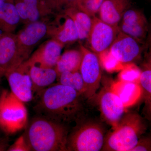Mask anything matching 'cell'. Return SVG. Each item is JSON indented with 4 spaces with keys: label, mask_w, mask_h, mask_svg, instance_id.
<instances>
[{
    "label": "cell",
    "mask_w": 151,
    "mask_h": 151,
    "mask_svg": "<svg viewBox=\"0 0 151 151\" xmlns=\"http://www.w3.org/2000/svg\"><path fill=\"white\" fill-rule=\"evenodd\" d=\"M78 123L68 134L67 151H101L105 138L103 126L92 120Z\"/></svg>",
    "instance_id": "4"
},
{
    "label": "cell",
    "mask_w": 151,
    "mask_h": 151,
    "mask_svg": "<svg viewBox=\"0 0 151 151\" xmlns=\"http://www.w3.org/2000/svg\"><path fill=\"white\" fill-rule=\"evenodd\" d=\"M63 45L53 39L44 42L26 60L28 65L54 68L61 55Z\"/></svg>",
    "instance_id": "15"
},
{
    "label": "cell",
    "mask_w": 151,
    "mask_h": 151,
    "mask_svg": "<svg viewBox=\"0 0 151 151\" xmlns=\"http://www.w3.org/2000/svg\"><path fill=\"white\" fill-rule=\"evenodd\" d=\"M81 59L82 53L80 50H69L64 52L55 67L58 77L63 72L79 70Z\"/></svg>",
    "instance_id": "21"
},
{
    "label": "cell",
    "mask_w": 151,
    "mask_h": 151,
    "mask_svg": "<svg viewBox=\"0 0 151 151\" xmlns=\"http://www.w3.org/2000/svg\"><path fill=\"white\" fill-rule=\"evenodd\" d=\"M20 21L14 2L0 1V30L2 32L13 33Z\"/></svg>",
    "instance_id": "19"
},
{
    "label": "cell",
    "mask_w": 151,
    "mask_h": 151,
    "mask_svg": "<svg viewBox=\"0 0 151 151\" xmlns=\"http://www.w3.org/2000/svg\"><path fill=\"white\" fill-rule=\"evenodd\" d=\"M120 31L138 42L145 39L148 31L147 21L144 14L135 9H127L118 25Z\"/></svg>",
    "instance_id": "13"
},
{
    "label": "cell",
    "mask_w": 151,
    "mask_h": 151,
    "mask_svg": "<svg viewBox=\"0 0 151 151\" xmlns=\"http://www.w3.org/2000/svg\"><path fill=\"white\" fill-rule=\"evenodd\" d=\"M50 14L63 13L68 9L79 7L81 0H41Z\"/></svg>",
    "instance_id": "24"
},
{
    "label": "cell",
    "mask_w": 151,
    "mask_h": 151,
    "mask_svg": "<svg viewBox=\"0 0 151 151\" xmlns=\"http://www.w3.org/2000/svg\"><path fill=\"white\" fill-rule=\"evenodd\" d=\"M30 66L24 61L5 73L11 92L23 103L33 99L34 92L29 73Z\"/></svg>",
    "instance_id": "7"
},
{
    "label": "cell",
    "mask_w": 151,
    "mask_h": 151,
    "mask_svg": "<svg viewBox=\"0 0 151 151\" xmlns=\"http://www.w3.org/2000/svg\"><path fill=\"white\" fill-rule=\"evenodd\" d=\"M9 151H30V148L28 144L24 134L21 136L14 142L7 149Z\"/></svg>",
    "instance_id": "28"
},
{
    "label": "cell",
    "mask_w": 151,
    "mask_h": 151,
    "mask_svg": "<svg viewBox=\"0 0 151 151\" xmlns=\"http://www.w3.org/2000/svg\"><path fill=\"white\" fill-rule=\"evenodd\" d=\"M26 127L24 134L31 151H68L66 125L37 115Z\"/></svg>",
    "instance_id": "2"
},
{
    "label": "cell",
    "mask_w": 151,
    "mask_h": 151,
    "mask_svg": "<svg viewBox=\"0 0 151 151\" xmlns=\"http://www.w3.org/2000/svg\"><path fill=\"white\" fill-rule=\"evenodd\" d=\"M151 138L150 137L141 138L136 146L131 151H149L151 150Z\"/></svg>",
    "instance_id": "29"
},
{
    "label": "cell",
    "mask_w": 151,
    "mask_h": 151,
    "mask_svg": "<svg viewBox=\"0 0 151 151\" xmlns=\"http://www.w3.org/2000/svg\"><path fill=\"white\" fill-rule=\"evenodd\" d=\"M49 24L43 21L29 23L17 35L19 51L24 61L31 54L35 47L48 35Z\"/></svg>",
    "instance_id": "9"
},
{
    "label": "cell",
    "mask_w": 151,
    "mask_h": 151,
    "mask_svg": "<svg viewBox=\"0 0 151 151\" xmlns=\"http://www.w3.org/2000/svg\"><path fill=\"white\" fill-rule=\"evenodd\" d=\"M48 35L63 46L78 40L73 20L64 13L57 14L54 21L49 24Z\"/></svg>",
    "instance_id": "14"
},
{
    "label": "cell",
    "mask_w": 151,
    "mask_h": 151,
    "mask_svg": "<svg viewBox=\"0 0 151 151\" xmlns=\"http://www.w3.org/2000/svg\"><path fill=\"white\" fill-rule=\"evenodd\" d=\"M37 115L66 125L78 121L83 110L82 95L69 86L53 84L37 94Z\"/></svg>",
    "instance_id": "1"
},
{
    "label": "cell",
    "mask_w": 151,
    "mask_h": 151,
    "mask_svg": "<svg viewBox=\"0 0 151 151\" xmlns=\"http://www.w3.org/2000/svg\"><path fill=\"white\" fill-rule=\"evenodd\" d=\"M64 13L73 20L78 32V40L87 39L92 27L93 17L78 6L68 9Z\"/></svg>",
    "instance_id": "20"
},
{
    "label": "cell",
    "mask_w": 151,
    "mask_h": 151,
    "mask_svg": "<svg viewBox=\"0 0 151 151\" xmlns=\"http://www.w3.org/2000/svg\"><path fill=\"white\" fill-rule=\"evenodd\" d=\"M120 32L119 27L108 24L99 18L93 17L86 39L91 51L98 55L109 49Z\"/></svg>",
    "instance_id": "8"
},
{
    "label": "cell",
    "mask_w": 151,
    "mask_h": 151,
    "mask_svg": "<svg viewBox=\"0 0 151 151\" xmlns=\"http://www.w3.org/2000/svg\"><path fill=\"white\" fill-rule=\"evenodd\" d=\"M110 87L120 98L125 108L136 104L142 95L140 85L134 82L118 80L112 83Z\"/></svg>",
    "instance_id": "17"
},
{
    "label": "cell",
    "mask_w": 151,
    "mask_h": 151,
    "mask_svg": "<svg viewBox=\"0 0 151 151\" xmlns=\"http://www.w3.org/2000/svg\"><path fill=\"white\" fill-rule=\"evenodd\" d=\"M141 71L140 69L133 63L125 64L118 75L119 80L139 84Z\"/></svg>",
    "instance_id": "27"
},
{
    "label": "cell",
    "mask_w": 151,
    "mask_h": 151,
    "mask_svg": "<svg viewBox=\"0 0 151 151\" xmlns=\"http://www.w3.org/2000/svg\"><path fill=\"white\" fill-rule=\"evenodd\" d=\"M139 84L145 100L144 112L146 116L150 119L151 113V70L150 64L141 71Z\"/></svg>",
    "instance_id": "22"
},
{
    "label": "cell",
    "mask_w": 151,
    "mask_h": 151,
    "mask_svg": "<svg viewBox=\"0 0 151 151\" xmlns=\"http://www.w3.org/2000/svg\"><path fill=\"white\" fill-rule=\"evenodd\" d=\"M18 48L16 35L0 33V72L6 71L24 62Z\"/></svg>",
    "instance_id": "12"
},
{
    "label": "cell",
    "mask_w": 151,
    "mask_h": 151,
    "mask_svg": "<svg viewBox=\"0 0 151 151\" xmlns=\"http://www.w3.org/2000/svg\"><path fill=\"white\" fill-rule=\"evenodd\" d=\"M80 50L82 53V59L79 70L85 86L83 96L87 99H92L100 87L102 66L96 53L82 45H80Z\"/></svg>",
    "instance_id": "6"
},
{
    "label": "cell",
    "mask_w": 151,
    "mask_h": 151,
    "mask_svg": "<svg viewBox=\"0 0 151 151\" xmlns=\"http://www.w3.org/2000/svg\"><path fill=\"white\" fill-rule=\"evenodd\" d=\"M113 132L105 137L102 151H131L147 130L145 120L137 113L124 115Z\"/></svg>",
    "instance_id": "3"
},
{
    "label": "cell",
    "mask_w": 151,
    "mask_h": 151,
    "mask_svg": "<svg viewBox=\"0 0 151 151\" xmlns=\"http://www.w3.org/2000/svg\"><path fill=\"white\" fill-rule=\"evenodd\" d=\"M28 113L24 103L12 92L3 90L0 99V128L13 134L26 127Z\"/></svg>",
    "instance_id": "5"
},
{
    "label": "cell",
    "mask_w": 151,
    "mask_h": 151,
    "mask_svg": "<svg viewBox=\"0 0 151 151\" xmlns=\"http://www.w3.org/2000/svg\"><path fill=\"white\" fill-rule=\"evenodd\" d=\"M101 66L110 73L121 70L124 65L116 59L109 49L98 55Z\"/></svg>",
    "instance_id": "26"
},
{
    "label": "cell",
    "mask_w": 151,
    "mask_h": 151,
    "mask_svg": "<svg viewBox=\"0 0 151 151\" xmlns=\"http://www.w3.org/2000/svg\"><path fill=\"white\" fill-rule=\"evenodd\" d=\"M4 76V74H3V73H1L0 72V82H1V78H2L3 76Z\"/></svg>",
    "instance_id": "30"
},
{
    "label": "cell",
    "mask_w": 151,
    "mask_h": 151,
    "mask_svg": "<svg viewBox=\"0 0 151 151\" xmlns=\"http://www.w3.org/2000/svg\"><path fill=\"white\" fill-rule=\"evenodd\" d=\"M139 42L120 31L109 50L124 65L132 63L140 56L142 48Z\"/></svg>",
    "instance_id": "11"
},
{
    "label": "cell",
    "mask_w": 151,
    "mask_h": 151,
    "mask_svg": "<svg viewBox=\"0 0 151 151\" xmlns=\"http://www.w3.org/2000/svg\"><path fill=\"white\" fill-rule=\"evenodd\" d=\"M1 92H2V91H1V92H0V99H1Z\"/></svg>",
    "instance_id": "32"
},
{
    "label": "cell",
    "mask_w": 151,
    "mask_h": 151,
    "mask_svg": "<svg viewBox=\"0 0 151 151\" xmlns=\"http://www.w3.org/2000/svg\"><path fill=\"white\" fill-rule=\"evenodd\" d=\"M14 1L13 0H0V1Z\"/></svg>",
    "instance_id": "31"
},
{
    "label": "cell",
    "mask_w": 151,
    "mask_h": 151,
    "mask_svg": "<svg viewBox=\"0 0 151 151\" xmlns=\"http://www.w3.org/2000/svg\"><path fill=\"white\" fill-rule=\"evenodd\" d=\"M29 73L34 92L37 94L54 84L58 78L54 68L42 67L35 65H30Z\"/></svg>",
    "instance_id": "18"
},
{
    "label": "cell",
    "mask_w": 151,
    "mask_h": 151,
    "mask_svg": "<svg viewBox=\"0 0 151 151\" xmlns=\"http://www.w3.org/2000/svg\"><path fill=\"white\" fill-rule=\"evenodd\" d=\"M81 1H83V0H81Z\"/></svg>",
    "instance_id": "33"
},
{
    "label": "cell",
    "mask_w": 151,
    "mask_h": 151,
    "mask_svg": "<svg viewBox=\"0 0 151 151\" xmlns=\"http://www.w3.org/2000/svg\"><path fill=\"white\" fill-rule=\"evenodd\" d=\"M130 5L129 0H104L98 12L99 18L108 24L118 26Z\"/></svg>",
    "instance_id": "16"
},
{
    "label": "cell",
    "mask_w": 151,
    "mask_h": 151,
    "mask_svg": "<svg viewBox=\"0 0 151 151\" xmlns=\"http://www.w3.org/2000/svg\"><path fill=\"white\" fill-rule=\"evenodd\" d=\"M58 78L60 84L69 86L83 96L85 92V86L79 70L63 72Z\"/></svg>",
    "instance_id": "23"
},
{
    "label": "cell",
    "mask_w": 151,
    "mask_h": 151,
    "mask_svg": "<svg viewBox=\"0 0 151 151\" xmlns=\"http://www.w3.org/2000/svg\"><path fill=\"white\" fill-rule=\"evenodd\" d=\"M26 5L28 17V23L40 20L42 17L50 13L41 0H23Z\"/></svg>",
    "instance_id": "25"
},
{
    "label": "cell",
    "mask_w": 151,
    "mask_h": 151,
    "mask_svg": "<svg viewBox=\"0 0 151 151\" xmlns=\"http://www.w3.org/2000/svg\"><path fill=\"white\" fill-rule=\"evenodd\" d=\"M97 103L104 120L115 129L124 116L125 108L110 86H105L97 94Z\"/></svg>",
    "instance_id": "10"
}]
</instances>
